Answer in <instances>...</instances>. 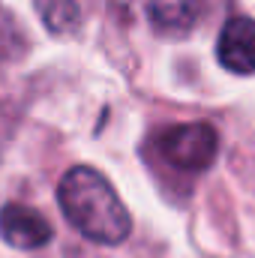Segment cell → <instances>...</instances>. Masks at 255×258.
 I'll return each mask as SVG.
<instances>
[{
    "mask_svg": "<svg viewBox=\"0 0 255 258\" xmlns=\"http://www.w3.org/2000/svg\"><path fill=\"white\" fill-rule=\"evenodd\" d=\"M57 201L66 219L93 243H123L132 231L123 201L111 189V183L90 165L69 168L57 186Z\"/></svg>",
    "mask_w": 255,
    "mask_h": 258,
    "instance_id": "cell-1",
    "label": "cell"
},
{
    "mask_svg": "<svg viewBox=\"0 0 255 258\" xmlns=\"http://www.w3.org/2000/svg\"><path fill=\"white\" fill-rule=\"evenodd\" d=\"M156 147L168 165L180 171H204L216 159L219 135L210 123H177L159 132Z\"/></svg>",
    "mask_w": 255,
    "mask_h": 258,
    "instance_id": "cell-2",
    "label": "cell"
},
{
    "mask_svg": "<svg viewBox=\"0 0 255 258\" xmlns=\"http://www.w3.org/2000/svg\"><path fill=\"white\" fill-rule=\"evenodd\" d=\"M0 237L15 249H39L54 237V228L39 210L27 204H6L0 210Z\"/></svg>",
    "mask_w": 255,
    "mask_h": 258,
    "instance_id": "cell-3",
    "label": "cell"
},
{
    "mask_svg": "<svg viewBox=\"0 0 255 258\" xmlns=\"http://www.w3.org/2000/svg\"><path fill=\"white\" fill-rule=\"evenodd\" d=\"M219 63L237 75H252L255 72V21L246 15H237L225 21L219 42H216Z\"/></svg>",
    "mask_w": 255,
    "mask_h": 258,
    "instance_id": "cell-4",
    "label": "cell"
},
{
    "mask_svg": "<svg viewBox=\"0 0 255 258\" xmlns=\"http://www.w3.org/2000/svg\"><path fill=\"white\" fill-rule=\"evenodd\" d=\"M36 9L51 33H72L81 21L78 0H36Z\"/></svg>",
    "mask_w": 255,
    "mask_h": 258,
    "instance_id": "cell-5",
    "label": "cell"
},
{
    "mask_svg": "<svg viewBox=\"0 0 255 258\" xmlns=\"http://www.w3.org/2000/svg\"><path fill=\"white\" fill-rule=\"evenodd\" d=\"M150 18L156 27L162 30H183L189 27L192 18H195V9L186 3H177V6H168V3H153L150 6Z\"/></svg>",
    "mask_w": 255,
    "mask_h": 258,
    "instance_id": "cell-6",
    "label": "cell"
}]
</instances>
